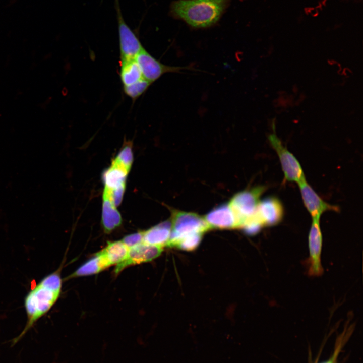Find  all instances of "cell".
<instances>
[{
	"instance_id": "obj_6",
	"label": "cell",
	"mask_w": 363,
	"mask_h": 363,
	"mask_svg": "<svg viewBox=\"0 0 363 363\" xmlns=\"http://www.w3.org/2000/svg\"><path fill=\"white\" fill-rule=\"evenodd\" d=\"M114 4L117 20L120 60L135 58L144 48L136 35L125 22L119 0H114Z\"/></svg>"
},
{
	"instance_id": "obj_18",
	"label": "cell",
	"mask_w": 363,
	"mask_h": 363,
	"mask_svg": "<svg viewBox=\"0 0 363 363\" xmlns=\"http://www.w3.org/2000/svg\"><path fill=\"white\" fill-rule=\"evenodd\" d=\"M120 78L123 86L132 84L143 78L135 58L120 60Z\"/></svg>"
},
{
	"instance_id": "obj_8",
	"label": "cell",
	"mask_w": 363,
	"mask_h": 363,
	"mask_svg": "<svg viewBox=\"0 0 363 363\" xmlns=\"http://www.w3.org/2000/svg\"><path fill=\"white\" fill-rule=\"evenodd\" d=\"M322 242L320 219H312L308 236V274L311 276H319L323 273V269L321 261Z\"/></svg>"
},
{
	"instance_id": "obj_17",
	"label": "cell",
	"mask_w": 363,
	"mask_h": 363,
	"mask_svg": "<svg viewBox=\"0 0 363 363\" xmlns=\"http://www.w3.org/2000/svg\"><path fill=\"white\" fill-rule=\"evenodd\" d=\"M129 171L123 166L112 161L111 166L103 175L105 189L112 190L125 185Z\"/></svg>"
},
{
	"instance_id": "obj_9",
	"label": "cell",
	"mask_w": 363,
	"mask_h": 363,
	"mask_svg": "<svg viewBox=\"0 0 363 363\" xmlns=\"http://www.w3.org/2000/svg\"><path fill=\"white\" fill-rule=\"evenodd\" d=\"M305 207L312 219H320L327 211H339L338 207L324 201L305 179L298 184Z\"/></svg>"
},
{
	"instance_id": "obj_2",
	"label": "cell",
	"mask_w": 363,
	"mask_h": 363,
	"mask_svg": "<svg viewBox=\"0 0 363 363\" xmlns=\"http://www.w3.org/2000/svg\"><path fill=\"white\" fill-rule=\"evenodd\" d=\"M229 0H177L170 9V14L194 28L211 27L219 20Z\"/></svg>"
},
{
	"instance_id": "obj_11",
	"label": "cell",
	"mask_w": 363,
	"mask_h": 363,
	"mask_svg": "<svg viewBox=\"0 0 363 363\" xmlns=\"http://www.w3.org/2000/svg\"><path fill=\"white\" fill-rule=\"evenodd\" d=\"M256 213L263 226H273L281 222L284 209L278 198L270 197L260 201Z\"/></svg>"
},
{
	"instance_id": "obj_15",
	"label": "cell",
	"mask_w": 363,
	"mask_h": 363,
	"mask_svg": "<svg viewBox=\"0 0 363 363\" xmlns=\"http://www.w3.org/2000/svg\"><path fill=\"white\" fill-rule=\"evenodd\" d=\"M103 199L102 225L104 231L109 233L120 225L122 218L116 207L109 200L104 197Z\"/></svg>"
},
{
	"instance_id": "obj_7",
	"label": "cell",
	"mask_w": 363,
	"mask_h": 363,
	"mask_svg": "<svg viewBox=\"0 0 363 363\" xmlns=\"http://www.w3.org/2000/svg\"><path fill=\"white\" fill-rule=\"evenodd\" d=\"M138 63L143 77L153 83L163 75L167 73H181L185 70H192L190 66H171L164 65L150 54L145 48L135 57Z\"/></svg>"
},
{
	"instance_id": "obj_10",
	"label": "cell",
	"mask_w": 363,
	"mask_h": 363,
	"mask_svg": "<svg viewBox=\"0 0 363 363\" xmlns=\"http://www.w3.org/2000/svg\"><path fill=\"white\" fill-rule=\"evenodd\" d=\"M162 251L163 247L143 242L130 248L126 259L116 265L114 273L117 274L127 267L151 261L159 256Z\"/></svg>"
},
{
	"instance_id": "obj_12",
	"label": "cell",
	"mask_w": 363,
	"mask_h": 363,
	"mask_svg": "<svg viewBox=\"0 0 363 363\" xmlns=\"http://www.w3.org/2000/svg\"><path fill=\"white\" fill-rule=\"evenodd\" d=\"M204 218L210 229L237 228L235 218L229 203L216 207L207 214Z\"/></svg>"
},
{
	"instance_id": "obj_21",
	"label": "cell",
	"mask_w": 363,
	"mask_h": 363,
	"mask_svg": "<svg viewBox=\"0 0 363 363\" xmlns=\"http://www.w3.org/2000/svg\"><path fill=\"white\" fill-rule=\"evenodd\" d=\"M113 161L123 166L128 171L130 170L133 161L132 144L130 142L124 146Z\"/></svg>"
},
{
	"instance_id": "obj_24",
	"label": "cell",
	"mask_w": 363,
	"mask_h": 363,
	"mask_svg": "<svg viewBox=\"0 0 363 363\" xmlns=\"http://www.w3.org/2000/svg\"><path fill=\"white\" fill-rule=\"evenodd\" d=\"M323 363H334V360L330 359L329 360Z\"/></svg>"
},
{
	"instance_id": "obj_5",
	"label": "cell",
	"mask_w": 363,
	"mask_h": 363,
	"mask_svg": "<svg viewBox=\"0 0 363 363\" xmlns=\"http://www.w3.org/2000/svg\"><path fill=\"white\" fill-rule=\"evenodd\" d=\"M268 139L279 158L284 179L297 184L306 179L302 167L296 158L284 146L277 136L275 130Z\"/></svg>"
},
{
	"instance_id": "obj_25",
	"label": "cell",
	"mask_w": 363,
	"mask_h": 363,
	"mask_svg": "<svg viewBox=\"0 0 363 363\" xmlns=\"http://www.w3.org/2000/svg\"><path fill=\"white\" fill-rule=\"evenodd\" d=\"M12 1H16V0H12Z\"/></svg>"
},
{
	"instance_id": "obj_19",
	"label": "cell",
	"mask_w": 363,
	"mask_h": 363,
	"mask_svg": "<svg viewBox=\"0 0 363 363\" xmlns=\"http://www.w3.org/2000/svg\"><path fill=\"white\" fill-rule=\"evenodd\" d=\"M151 84L142 78L132 84L124 86V91L128 96L135 100L147 90Z\"/></svg>"
},
{
	"instance_id": "obj_22",
	"label": "cell",
	"mask_w": 363,
	"mask_h": 363,
	"mask_svg": "<svg viewBox=\"0 0 363 363\" xmlns=\"http://www.w3.org/2000/svg\"><path fill=\"white\" fill-rule=\"evenodd\" d=\"M125 189V185L117 188L108 190L104 189L103 197L106 198L115 207L121 203Z\"/></svg>"
},
{
	"instance_id": "obj_20",
	"label": "cell",
	"mask_w": 363,
	"mask_h": 363,
	"mask_svg": "<svg viewBox=\"0 0 363 363\" xmlns=\"http://www.w3.org/2000/svg\"><path fill=\"white\" fill-rule=\"evenodd\" d=\"M203 233H195L186 236L177 241L173 246L186 251H192L197 248L200 244Z\"/></svg>"
},
{
	"instance_id": "obj_13",
	"label": "cell",
	"mask_w": 363,
	"mask_h": 363,
	"mask_svg": "<svg viewBox=\"0 0 363 363\" xmlns=\"http://www.w3.org/2000/svg\"><path fill=\"white\" fill-rule=\"evenodd\" d=\"M171 229V221L162 222L143 231V243L161 247L167 246Z\"/></svg>"
},
{
	"instance_id": "obj_16",
	"label": "cell",
	"mask_w": 363,
	"mask_h": 363,
	"mask_svg": "<svg viewBox=\"0 0 363 363\" xmlns=\"http://www.w3.org/2000/svg\"><path fill=\"white\" fill-rule=\"evenodd\" d=\"M109 267L101 252L84 263L68 278L84 276L95 274Z\"/></svg>"
},
{
	"instance_id": "obj_23",
	"label": "cell",
	"mask_w": 363,
	"mask_h": 363,
	"mask_svg": "<svg viewBox=\"0 0 363 363\" xmlns=\"http://www.w3.org/2000/svg\"><path fill=\"white\" fill-rule=\"evenodd\" d=\"M143 231H140L125 236L122 241L130 249L143 242Z\"/></svg>"
},
{
	"instance_id": "obj_4",
	"label": "cell",
	"mask_w": 363,
	"mask_h": 363,
	"mask_svg": "<svg viewBox=\"0 0 363 363\" xmlns=\"http://www.w3.org/2000/svg\"><path fill=\"white\" fill-rule=\"evenodd\" d=\"M266 189L265 186H257L241 191L231 198L229 205L235 218L237 228H241L254 215L260 198Z\"/></svg>"
},
{
	"instance_id": "obj_3",
	"label": "cell",
	"mask_w": 363,
	"mask_h": 363,
	"mask_svg": "<svg viewBox=\"0 0 363 363\" xmlns=\"http://www.w3.org/2000/svg\"><path fill=\"white\" fill-rule=\"evenodd\" d=\"M170 221L171 233L167 244L170 247L186 236L198 233L204 234L210 229L204 218L194 213L174 210Z\"/></svg>"
},
{
	"instance_id": "obj_14",
	"label": "cell",
	"mask_w": 363,
	"mask_h": 363,
	"mask_svg": "<svg viewBox=\"0 0 363 363\" xmlns=\"http://www.w3.org/2000/svg\"><path fill=\"white\" fill-rule=\"evenodd\" d=\"M129 248L122 241L108 242L100 252L109 266L117 265L127 258Z\"/></svg>"
},
{
	"instance_id": "obj_1",
	"label": "cell",
	"mask_w": 363,
	"mask_h": 363,
	"mask_svg": "<svg viewBox=\"0 0 363 363\" xmlns=\"http://www.w3.org/2000/svg\"><path fill=\"white\" fill-rule=\"evenodd\" d=\"M62 280L58 270L43 278L26 295L24 308L27 322L21 333L11 341L16 344L52 307L61 292Z\"/></svg>"
}]
</instances>
